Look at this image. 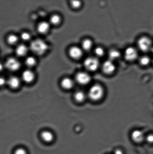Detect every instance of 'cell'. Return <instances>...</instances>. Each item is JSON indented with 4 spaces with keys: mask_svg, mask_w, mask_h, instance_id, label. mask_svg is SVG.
<instances>
[{
    "mask_svg": "<svg viewBox=\"0 0 153 154\" xmlns=\"http://www.w3.org/2000/svg\"><path fill=\"white\" fill-rule=\"evenodd\" d=\"M30 49L33 53L38 55L44 54L48 49V45L41 39H36L31 42Z\"/></svg>",
    "mask_w": 153,
    "mask_h": 154,
    "instance_id": "1",
    "label": "cell"
},
{
    "mask_svg": "<svg viewBox=\"0 0 153 154\" xmlns=\"http://www.w3.org/2000/svg\"><path fill=\"white\" fill-rule=\"evenodd\" d=\"M104 94V90L102 86L95 85L90 89L88 96L91 100L97 101L100 100Z\"/></svg>",
    "mask_w": 153,
    "mask_h": 154,
    "instance_id": "2",
    "label": "cell"
},
{
    "mask_svg": "<svg viewBox=\"0 0 153 154\" xmlns=\"http://www.w3.org/2000/svg\"><path fill=\"white\" fill-rule=\"evenodd\" d=\"M84 64L87 70L91 71H94L98 69L99 66V62L96 58L89 57L85 60Z\"/></svg>",
    "mask_w": 153,
    "mask_h": 154,
    "instance_id": "3",
    "label": "cell"
},
{
    "mask_svg": "<svg viewBox=\"0 0 153 154\" xmlns=\"http://www.w3.org/2000/svg\"><path fill=\"white\" fill-rule=\"evenodd\" d=\"M138 45L141 51L144 52H147L152 48V42L148 38L143 37L139 40Z\"/></svg>",
    "mask_w": 153,
    "mask_h": 154,
    "instance_id": "4",
    "label": "cell"
},
{
    "mask_svg": "<svg viewBox=\"0 0 153 154\" xmlns=\"http://www.w3.org/2000/svg\"><path fill=\"white\" fill-rule=\"evenodd\" d=\"M20 66L19 61L16 58H9L6 61L5 64L6 67L11 71H16L19 70Z\"/></svg>",
    "mask_w": 153,
    "mask_h": 154,
    "instance_id": "5",
    "label": "cell"
},
{
    "mask_svg": "<svg viewBox=\"0 0 153 154\" xmlns=\"http://www.w3.org/2000/svg\"><path fill=\"white\" fill-rule=\"evenodd\" d=\"M76 79L79 84L85 85L91 81V77L89 75L84 72L78 73L76 76Z\"/></svg>",
    "mask_w": 153,
    "mask_h": 154,
    "instance_id": "6",
    "label": "cell"
},
{
    "mask_svg": "<svg viewBox=\"0 0 153 154\" xmlns=\"http://www.w3.org/2000/svg\"><path fill=\"white\" fill-rule=\"evenodd\" d=\"M137 52L134 48H128L125 52V59L128 61H132L136 59L137 57Z\"/></svg>",
    "mask_w": 153,
    "mask_h": 154,
    "instance_id": "7",
    "label": "cell"
},
{
    "mask_svg": "<svg viewBox=\"0 0 153 154\" xmlns=\"http://www.w3.org/2000/svg\"><path fill=\"white\" fill-rule=\"evenodd\" d=\"M115 69V65L110 60L107 61L104 63L103 66V70L104 73L110 74L113 73Z\"/></svg>",
    "mask_w": 153,
    "mask_h": 154,
    "instance_id": "8",
    "label": "cell"
},
{
    "mask_svg": "<svg viewBox=\"0 0 153 154\" xmlns=\"http://www.w3.org/2000/svg\"><path fill=\"white\" fill-rule=\"evenodd\" d=\"M69 55L71 58L75 59L80 58L82 55L81 49L77 47H73L69 51Z\"/></svg>",
    "mask_w": 153,
    "mask_h": 154,
    "instance_id": "9",
    "label": "cell"
},
{
    "mask_svg": "<svg viewBox=\"0 0 153 154\" xmlns=\"http://www.w3.org/2000/svg\"><path fill=\"white\" fill-rule=\"evenodd\" d=\"M131 138L133 141L136 143L142 142L144 139V134L142 131L135 130L131 134Z\"/></svg>",
    "mask_w": 153,
    "mask_h": 154,
    "instance_id": "10",
    "label": "cell"
},
{
    "mask_svg": "<svg viewBox=\"0 0 153 154\" xmlns=\"http://www.w3.org/2000/svg\"><path fill=\"white\" fill-rule=\"evenodd\" d=\"M22 77L25 82L31 83L34 80V73L31 71L26 70L22 73Z\"/></svg>",
    "mask_w": 153,
    "mask_h": 154,
    "instance_id": "11",
    "label": "cell"
},
{
    "mask_svg": "<svg viewBox=\"0 0 153 154\" xmlns=\"http://www.w3.org/2000/svg\"><path fill=\"white\" fill-rule=\"evenodd\" d=\"M28 52V48L24 45H19L16 48V55L19 57H23L27 54Z\"/></svg>",
    "mask_w": 153,
    "mask_h": 154,
    "instance_id": "12",
    "label": "cell"
},
{
    "mask_svg": "<svg viewBox=\"0 0 153 154\" xmlns=\"http://www.w3.org/2000/svg\"><path fill=\"white\" fill-rule=\"evenodd\" d=\"M7 84L11 88H16L19 87L20 84V81L17 77L12 76L9 78L7 81Z\"/></svg>",
    "mask_w": 153,
    "mask_h": 154,
    "instance_id": "13",
    "label": "cell"
},
{
    "mask_svg": "<svg viewBox=\"0 0 153 154\" xmlns=\"http://www.w3.org/2000/svg\"><path fill=\"white\" fill-rule=\"evenodd\" d=\"M49 24L47 22H42L37 26V31L40 34H45L49 31Z\"/></svg>",
    "mask_w": 153,
    "mask_h": 154,
    "instance_id": "14",
    "label": "cell"
},
{
    "mask_svg": "<svg viewBox=\"0 0 153 154\" xmlns=\"http://www.w3.org/2000/svg\"><path fill=\"white\" fill-rule=\"evenodd\" d=\"M74 83L72 80L69 78H65L61 82V85L63 88L69 90L73 87Z\"/></svg>",
    "mask_w": 153,
    "mask_h": 154,
    "instance_id": "15",
    "label": "cell"
},
{
    "mask_svg": "<svg viewBox=\"0 0 153 154\" xmlns=\"http://www.w3.org/2000/svg\"><path fill=\"white\" fill-rule=\"evenodd\" d=\"M42 139L46 142H50L54 139V136L51 132L48 131H44L41 134Z\"/></svg>",
    "mask_w": 153,
    "mask_h": 154,
    "instance_id": "16",
    "label": "cell"
},
{
    "mask_svg": "<svg viewBox=\"0 0 153 154\" xmlns=\"http://www.w3.org/2000/svg\"><path fill=\"white\" fill-rule=\"evenodd\" d=\"M74 97L75 99L77 102L81 103L85 100L86 96L83 92L79 91L75 94Z\"/></svg>",
    "mask_w": 153,
    "mask_h": 154,
    "instance_id": "17",
    "label": "cell"
},
{
    "mask_svg": "<svg viewBox=\"0 0 153 154\" xmlns=\"http://www.w3.org/2000/svg\"><path fill=\"white\" fill-rule=\"evenodd\" d=\"M92 42L89 39H86L84 40L82 43V47L84 50L88 51L90 50L92 48Z\"/></svg>",
    "mask_w": 153,
    "mask_h": 154,
    "instance_id": "18",
    "label": "cell"
},
{
    "mask_svg": "<svg viewBox=\"0 0 153 154\" xmlns=\"http://www.w3.org/2000/svg\"><path fill=\"white\" fill-rule=\"evenodd\" d=\"M120 54L119 52L115 50H113L110 51L109 53V56L110 61L117 59L120 57Z\"/></svg>",
    "mask_w": 153,
    "mask_h": 154,
    "instance_id": "19",
    "label": "cell"
},
{
    "mask_svg": "<svg viewBox=\"0 0 153 154\" xmlns=\"http://www.w3.org/2000/svg\"><path fill=\"white\" fill-rule=\"evenodd\" d=\"M25 63L26 65L28 67H32L36 64L35 59L32 57H28L25 60Z\"/></svg>",
    "mask_w": 153,
    "mask_h": 154,
    "instance_id": "20",
    "label": "cell"
},
{
    "mask_svg": "<svg viewBox=\"0 0 153 154\" xmlns=\"http://www.w3.org/2000/svg\"><path fill=\"white\" fill-rule=\"evenodd\" d=\"M61 18L58 15H54L50 18V21L52 25H58L60 22Z\"/></svg>",
    "mask_w": 153,
    "mask_h": 154,
    "instance_id": "21",
    "label": "cell"
},
{
    "mask_svg": "<svg viewBox=\"0 0 153 154\" xmlns=\"http://www.w3.org/2000/svg\"><path fill=\"white\" fill-rule=\"evenodd\" d=\"M7 43L10 45H14L17 42L18 38L17 36L15 35H10L8 36L7 39Z\"/></svg>",
    "mask_w": 153,
    "mask_h": 154,
    "instance_id": "22",
    "label": "cell"
},
{
    "mask_svg": "<svg viewBox=\"0 0 153 154\" xmlns=\"http://www.w3.org/2000/svg\"><path fill=\"white\" fill-rule=\"evenodd\" d=\"M140 62L142 66H147L150 62V59L147 56L142 57L140 59Z\"/></svg>",
    "mask_w": 153,
    "mask_h": 154,
    "instance_id": "23",
    "label": "cell"
},
{
    "mask_svg": "<svg viewBox=\"0 0 153 154\" xmlns=\"http://www.w3.org/2000/svg\"><path fill=\"white\" fill-rule=\"evenodd\" d=\"M96 55L99 57H102L104 55V51L102 48H97L95 50Z\"/></svg>",
    "mask_w": 153,
    "mask_h": 154,
    "instance_id": "24",
    "label": "cell"
},
{
    "mask_svg": "<svg viewBox=\"0 0 153 154\" xmlns=\"http://www.w3.org/2000/svg\"><path fill=\"white\" fill-rule=\"evenodd\" d=\"M21 37L22 40L27 41L30 40L31 36L28 32H23L21 35Z\"/></svg>",
    "mask_w": 153,
    "mask_h": 154,
    "instance_id": "25",
    "label": "cell"
},
{
    "mask_svg": "<svg viewBox=\"0 0 153 154\" xmlns=\"http://www.w3.org/2000/svg\"><path fill=\"white\" fill-rule=\"evenodd\" d=\"M71 5L73 8H78L80 7L81 5V2L80 1H71Z\"/></svg>",
    "mask_w": 153,
    "mask_h": 154,
    "instance_id": "26",
    "label": "cell"
},
{
    "mask_svg": "<svg viewBox=\"0 0 153 154\" xmlns=\"http://www.w3.org/2000/svg\"><path fill=\"white\" fill-rule=\"evenodd\" d=\"M14 154H27L26 151L22 148L16 149L15 152Z\"/></svg>",
    "mask_w": 153,
    "mask_h": 154,
    "instance_id": "27",
    "label": "cell"
},
{
    "mask_svg": "<svg viewBox=\"0 0 153 154\" xmlns=\"http://www.w3.org/2000/svg\"><path fill=\"white\" fill-rule=\"evenodd\" d=\"M147 141L150 143H153V135H150L148 136L146 138Z\"/></svg>",
    "mask_w": 153,
    "mask_h": 154,
    "instance_id": "28",
    "label": "cell"
},
{
    "mask_svg": "<svg viewBox=\"0 0 153 154\" xmlns=\"http://www.w3.org/2000/svg\"><path fill=\"white\" fill-rule=\"evenodd\" d=\"M6 81L4 78L0 77V86L4 85L5 84Z\"/></svg>",
    "mask_w": 153,
    "mask_h": 154,
    "instance_id": "29",
    "label": "cell"
},
{
    "mask_svg": "<svg viewBox=\"0 0 153 154\" xmlns=\"http://www.w3.org/2000/svg\"><path fill=\"white\" fill-rule=\"evenodd\" d=\"M114 154H123V152L119 149H117L115 151Z\"/></svg>",
    "mask_w": 153,
    "mask_h": 154,
    "instance_id": "30",
    "label": "cell"
},
{
    "mask_svg": "<svg viewBox=\"0 0 153 154\" xmlns=\"http://www.w3.org/2000/svg\"><path fill=\"white\" fill-rule=\"evenodd\" d=\"M3 68V66L2 64L0 63V72L2 70Z\"/></svg>",
    "mask_w": 153,
    "mask_h": 154,
    "instance_id": "31",
    "label": "cell"
},
{
    "mask_svg": "<svg viewBox=\"0 0 153 154\" xmlns=\"http://www.w3.org/2000/svg\"><path fill=\"white\" fill-rule=\"evenodd\" d=\"M151 51H152V52L153 53V47L151 48Z\"/></svg>",
    "mask_w": 153,
    "mask_h": 154,
    "instance_id": "32",
    "label": "cell"
},
{
    "mask_svg": "<svg viewBox=\"0 0 153 154\" xmlns=\"http://www.w3.org/2000/svg\"></svg>",
    "mask_w": 153,
    "mask_h": 154,
    "instance_id": "33",
    "label": "cell"
}]
</instances>
